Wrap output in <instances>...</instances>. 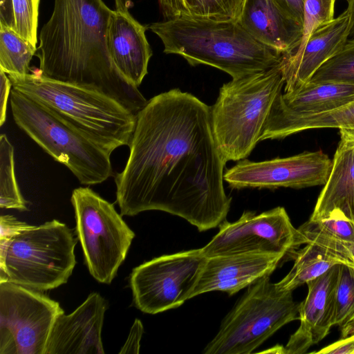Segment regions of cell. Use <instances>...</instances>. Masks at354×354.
I'll return each instance as SVG.
<instances>
[{"mask_svg": "<svg viewBox=\"0 0 354 354\" xmlns=\"http://www.w3.org/2000/svg\"><path fill=\"white\" fill-rule=\"evenodd\" d=\"M322 128L354 130V101L335 109L319 113L270 112L261 141L283 139L303 131Z\"/></svg>", "mask_w": 354, "mask_h": 354, "instance_id": "603a6c76", "label": "cell"}, {"mask_svg": "<svg viewBox=\"0 0 354 354\" xmlns=\"http://www.w3.org/2000/svg\"><path fill=\"white\" fill-rule=\"evenodd\" d=\"M206 260L199 248L162 255L136 267L130 275L134 305L152 315L180 306L191 299Z\"/></svg>", "mask_w": 354, "mask_h": 354, "instance_id": "8fae6325", "label": "cell"}, {"mask_svg": "<svg viewBox=\"0 0 354 354\" xmlns=\"http://www.w3.org/2000/svg\"><path fill=\"white\" fill-rule=\"evenodd\" d=\"M354 101V85L339 82L307 83L288 93H281L270 112L313 114L326 112Z\"/></svg>", "mask_w": 354, "mask_h": 354, "instance_id": "7402d4cb", "label": "cell"}, {"mask_svg": "<svg viewBox=\"0 0 354 354\" xmlns=\"http://www.w3.org/2000/svg\"><path fill=\"white\" fill-rule=\"evenodd\" d=\"M331 167L332 160L320 150L260 162L245 158L225 170L224 180L236 189H301L324 185Z\"/></svg>", "mask_w": 354, "mask_h": 354, "instance_id": "4fadbf2b", "label": "cell"}, {"mask_svg": "<svg viewBox=\"0 0 354 354\" xmlns=\"http://www.w3.org/2000/svg\"><path fill=\"white\" fill-rule=\"evenodd\" d=\"M144 328L140 319H136L130 330L129 335L119 353H138L140 342Z\"/></svg>", "mask_w": 354, "mask_h": 354, "instance_id": "d6a6232c", "label": "cell"}, {"mask_svg": "<svg viewBox=\"0 0 354 354\" xmlns=\"http://www.w3.org/2000/svg\"><path fill=\"white\" fill-rule=\"evenodd\" d=\"M1 100H0V126L6 120L7 104L12 88V82L5 72L0 69Z\"/></svg>", "mask_w": 354, "mask_h": 354, "instance_id": "d590c367", "label": "cell"}, {"mask_svg": "<svg viewBox=\"0 0 354 354\" xmlns=\"http://www.w3.org/2000/svg\"><path fill=\"white\" fill-rule=\"evenodd\" d=\"M284 257L282 254L245 253L207 258L191 299L211 291L232 295L270 276Z\"/></svg>", "mask_w": 354, "mask_h": 354, "instance_id": "2e32d148", "label": "cell"}, {"mask_svg": "<svg viewBox=\"0 0 354 354\" xmlns=\"http://www.w3.org/2000/svg\"><path fill=\"white\" fill-rule=\"evenodd\" d=\"M307 223L319 232L344 243L354 242V222L339 209L326 216Z\"/></svg>", "mask_w": 354, "mask_h": 354, "instance_id": "4dcf8cb0", "label": "cell"}, {"mask_svg": "<svg viewBox=\"0 0 354 354\" xmlns=\"http://www.w3.org/2000/svg\"><path fill=\"white\" fill-rule=\"evenodd\" d=\"M147 28L161 39L165 53L178 55L192 66L216 68L232 79L267 70L283 57L256 40L238 21L175 19Z\"/></svg>", "mask_w": 354, "mask_h": 354, "instance_id": "3957f363", "label": "cell"}, {"mask_svg": "<svg viewBox=\"0 0 354 354\" xmlns=\"http://www.w3.org/2000/svg\"><path fill=\"white\" fill-rule=\"evenodd\" d=\"M147 27L131 14L113 10L107 46L111 57L124 77L138 87L148 73L152 50L145 35Z\"/></svg>", "mask_w": 354, "mask_h": 354, "instance_id": "d6986e66", "label": "cell"}, {"mask_svg": "<svg viewBox=\"0 0 354 354\" xmlns=\"http://www.w3.org/2000/svg\"><path fill=\"white\" fill-rule=\"evenodd\" d=\"M128 147L126 165L115 176L122 216L162 211L199 232L225 220L232 198L224 189L226 162L211 106L178 88L155 95L136 113Z\"/></svg>", "mask_w": 354, "mask_h": 354, "instance_id": "6da1fadb", "label": "cell"}, {"mask_svg": "<svg viewBox=\"0 0 354 354\" xmlns=\"http://www.w3.org/2000/svg\"><path fill=\"white\" fill-rule=\"evenodd\" d=\"M40 0H0V23L37 47Z\"/></svg>", "mask_w": 354, "mask_h": 354, "instance_id": "484cf974", "label": "cell"}, {"mask_svg": "<svg viewBox=\"0 0 354 354\" xmlns=\"http://www.w3.org/2000/svg\"><path fill=\"white\" fill-rule=\"evenodd\" d=\"M238 22L256 40L283 55L294 52L303 35L302 24L272 0H245Z\"/></svg>", "mask_w": 354, "mask_h": 354, "instance_id": "ffe728a7", "label": "cell"}, {"mask_svg": "<svg viewBox=\"0 0 354 354\" xmlns=\"http://www.w3.org/2000/svg\"><path fill=\"white\" fill-rule=\"evenodd\" d=\"M37 48L0 23V69L8 75L30 73V63Z\"/></svg>", "mask_w": 354, "mask_h": 354, "instance_id": "d4e9b609", "label": "cell"}, {"mask_svg": "<svg viewBox=\"0 0 354 354\" xmlns=\"http://www.w3.org/2000/svg\"><path fill=\"white\" fill-rule=\"evenodd\" d=\"M75 232L90 274L109 284L124 261L134 232L113 204L88 187L75 189L71 195Z\"/></svg>", "mask_w": 354, "mask_h": 354, "instance_id": "9c48e42d", "label": "cell"}, {"mask_svg": "<svg viewBox=\"0 0 354 354\" xmlns=\"http://www.w3.org/2000/svg\"><path fill=\"white\" fill-rule=\"evenodd\" d=\"M283 12L302 24L304 0H272Z\"/></svg>", "mask_w": 354, "mask_h": 354, "instance_id": "e575fe53", "label": "cell"}, {"mask_svg": "<svg viewBox=\"0 0 354 354\" xmlns=\"http://www.w3.org/2000/svg\"><path fill=\"white\" fill-rule=\"evenodd\" d=\"M350 32L351 15L346 8L331 21L313 31L301 48L283 55L281 63L284 93L306 85L324 63L344 48Z\"/></svg>", "mask_w": 354, "mask_h": 354, "instance_id": "5bb4252c", "label": "cell"}, {"mask_svg": "<svg viewBox=\"0 0 354 354\" xmlns=\"http://www.w3.org/2000/svg\"><path fill=\"white\" fill-rule=\"evenodd\" d=\"M115 10L127 12L133 6V3L132 0H115Z\"/></svg>", "mask_w": 354, "mask_h": 354, "instance_id": "8d00e7d4", "label": "cell"}, {"mask_svg": "<svg viewBox=\"0 0 354 354\" xmlns=\"http://www.w3.org/2000/svg\"><path fill=\"white\" fill-rule=\"evenodd\" d=\"M29 225L12 215H2L0 217V239L12 237Z\"/></svg>", "mask_w": 354, "mask_h": 354, "instance_id": "1f68e13d", "label": "cell"}, {"mask_svg": "<svg viewBox=\"0 0 354 354\" xmlns=\"http://www.w3.org/2000/svg\"><path fill=\"white\" fill-rule=\"evenodd\" d=\"M344 243L345 244V245L349 250V252L354 260V242H352V243H344Z\"/></svg>", "mask_w": 354, "mask_h": 354, "instance_id": "ab89813d", "label": "cell"}, {"mask_svg": "<svg viewBox=\"0 0 354 354\" xmlns=\"http://www.w3.org/2000/svg\"><path fill=\"white\" fill-rule=\"evenodd\" d=\"M59 304L41 293L0 281V354H45Z\"/></svg>", "mask_w": 354, "mask_h": 354, "instance_id": "30bf717a", "label": "cell"}, {"mask_svg": "<svg viewBox=\"0 0 354 354\" xmlns=\"http://www.w3.org/2000/svg\"><path fill=\"white\" fill-rule=\"evenodd\" d=\"M353 354H354V352H353Z\"/></svg>", "mask_w": 354, "mask_h": 354, "instance_id": "7bdbcfd3", "label": "cell"}, {"mask_svg": "<svg viewBox=\"0 0 354 354\" xmlns=\"http://www.w3.org/2000/svg\"><path fill=\"white\" fill-rule=\"evenodd\" d=\"M347 9L351 15V32L349 38L354 37V0L348 1Z\"/></svg>", "mask_w": 354, "mask_h": 354, "instance_id": "f35d334b", "label": "cell"}, {"mask_svg": "<svg viewBox=\"0 0 354 354\" xmlns=\"http://www.w3.org/2000/svg\"><path fill=\"white\" fill-rule=\"evenodd\" d=\"M292 291H281L270 276L248 286L221 322L204 354H249L279 328L299 319Z\"/></svg>", "mask_w": 354, "mask_h": 354, "instance_id": "ba28073f", "label": "cell"}, {"mask_svg": "<svg viewBox=\"0 0 354 354\" xmlns=\"http://www.w3.org/2000/svg\"><path fill=\"white\" fill-rule=\"evenodd\" d=\"M284 84L280 62L221 86L211 106V117L215 141L225 162L246 158L261 141L273 103Z\"/></svg>", "mask_w": 354, "mask_h": 354, "instance_id": "5b68a950", "label": "cell"}, {"mask_svg": "<svg viewBox=\"0 0 354 354\" xmlns=\"http://www.w3.org/2000/svg\"><path fill=\"white\" fill-rule=\"evenodd\" d=\"M339 133L331 170L317 198L311 221L339 209L354 222V139L346 129H340Z\"/></svg>", "mask_w": 354, "mask_h": 354, "instance_id": "44dd1931", "label": "cell"}, {"mask_svg": "<svg viewBox=\"0 0 354 354\" xmlns=\"http://www.w3.org/2000/svg\"><path fill=\"white\" fill-rule=\"evenodd\" d=\"M337 0H304L303 35L298 48H301L313 31L331 21L335 15Z\"/></svg>", "mask_w": 354, "mask_h": 354, "instance_id": "f546056e", "label": "cell"}, {"mask_svg": "<svg viewBox=\"0 0 354 354\" xmlns=\"http://www.w3.org/2000/svg\"><path fill=\"white\" fill-rule=\"evenodd\" d=\"M105 299L91 293L72 313L59 314L51 329L45 354H103L101 338Z\"/></svg>", "mask_w": 354, "mask_h": 354, "instance_id": "9a60e30c", "label": "cell"}, {"mask_svg": "<svg viewBox=\"0 0 354 354\" xmlns=\"http://www.w3.org/2000/svg\"><path fill=\"white\" fill-rule=\"evenodd\" d=\"M245 0H158L165 20L236 21Z\"/></svg>", "mask_w": 354, "mask_h": 354, "instance_id": "cb8c5ba5", "label": "cell"}, {"mask_svg": "<svg viewBox=\"0 0 354 354\" xmlns=\"http://www.w3.org/2000/svg\"><path fill=\"white\" fill-rule=\"evenodd\" d=\"M218 227V232L201 248L207 258L245 253L286 256L299 247L298 230L283 207L261 214L245 211L237 221L225 220Z\"/></svg>", "mask_w": 354, "mask_h": 354, "instance_id": "7c38bea8", "label": "cell"}, {"mask_svg": "<svg viewBox=\"0 0 354 354\" xmlns=\"http://www.w3.org/2000/svg\"><path fill=\"white\" fill-rule=\"evenodd\" d=\"M77 240L73 230L55 219L0 239V281L38 291L66 283L76 264Z\"/></svg>", "mask_w": 354, "mask_h": 354, "instance_id": "8992f818", "label": "cell"}, {"mask_svg": "<svg viewBox=\"0 0 354 354\" xmlns=\"http://www.w3.org/2000/svg\"><path fill=\"white\" fill-rule=\"evenodd\" d=\"M327 82L354 85V37L349 38L344 48L324 63L308 82Z\"/></svg>", "mask_w": 354, "mask_h": 354, "instance_id": "83f0119b", "label": "cell"}, {"mask_svg": "<svg viewBox=\"0 0 354 354\" xmlns=\"http://www.w3.org/2000/svg\"><path fill=\"white\" fill-rule=\"evenodd\" d=\"M112 12L102 0H55L39 36V68L46 77L97 88L136 114L147 100L111 57Z\"/></svg>", "mask_w": 354, "mask_h": 354, "instance_id": "7a4b0ae2", "label": "cell"}, {"mask_svg": "<svg viewBox=\"0 0 354 354\" xmlns=\"http://www.w3.org/2000/svg\"><path fill=\"white\" fill-rule=\"evenodd\" d=\"M354 335V318L341 328V337H346Z\"/></svg>", "mask_w": 354, "mask_h": 354, "instance_id": "74e56055", "label": "cell"}, {"mask_svg": "<svg viewBox=\"0 0 354 354\" xmlns=\"http://www.w3.org/2000/svg\"><path fill=\"white\" fill-rule=\"evenodd\" d=\"M354 352V335L342 337L339 340L312 353L317 354H353Z\"/></svg>", "mask_w": 354, "mask_h": 354, "instance_id": "836d02e7", "label": "cell"}, {"mask_svg": "<svg viewBox=\"0 0 354 354\" xmlns=\"http://www.w3.org/2000/svg\"><path fill=\"white\" fill-rule=\"evenodd\" d=\"M346 130H348V131L350 133V134L354 139V130H349V129H346Z\"/></svg>", "mask_w": 354, "mask_h": 354, "instance_id": "60d3db41", "label": "cell"}, {"mask_svg": "<svg viewBox=\"0 0 354 354\" xmlns=\"http://www.w3.org/2000/svg\"><path fill=\"white\" fill-rule=\"evenodd\" d=\"M347 2L349 1V0H346Z\"/></svg>", "mask_w": 354, "mask_h": 354, "instance_id": "b9f144b4", "label": "cell"}, {"mask_svg": "<svg viewBox=\"0 0 354 354\" xmlns=\"http://www.w3.org/2000/svg\"><path fill=\"white\" fill-rule=\"evenodd\" d=\"M10 104L16 125L84 185L113 174L111 155L49 109L12 88Z\"/></svg>", "mask_w": 354, "mask_h": 354, "instance_id": "52a82bcc", "label": "cell"}, {"mask_svg": "<svg viewBox=\"0 0 354 354\" xmlns=\"http://www.w3.org/2000/svg\"><path fill=\"white\" fill-rule=\"evenodd\" d=\"M339 265L308 282L306 299L299 304L300 325L284 346L285 354L306 353L322 340L333 326V304Z\"/></svg>", "mask_w": 354, "mask_h": 354, "instance_id": "e0dca14e", "label": "cell"}, {"mask_svg": "<svg viewBox=\"0 0 354 354\" xmlns=\"http://www.w3.org/2000/svg\"><path fill=\"white\" fill-rule=\"evenodd\" d=\"M0 207L28 210L16 178L14 147L4 133L0 136Z\"/></svg>", "mask_w": 354, "mask_h": 354, "instance_id": "4316f807", "label": "cell"}, {"mask_svg": "<svg viewBox=\"0 0 354 354\" xmlns=\"http://www.w3.org/2000/svg\"><path fill=\"white\" fill-rule=\"evenodd\" d=\"M302 244L296 252L290 272L275 286L281 291H293L321 276L337 264L354 268V260L345 244L310 226L300 229Z\"/></svg>", "mask_w": 354, "mask_h": 354, "instance_id": "ac0fdd59", "label": "cell"}, {"mask_svg": "<svg viewBox=\"0 0 354 354\" xmlns=\"http://www.w3.org/2000/svg\"><path fill=\"white\" fill-rule=\"evenodd\" d=\"M354 318V268L339 265L333 304V326L342 328Z\"/></svg>", "mask_w": 354, "mask_h": 354, "instance_id": "f1b7e54d", "label": "cell"}, {"mask_svg": "<svg viewBox=\"0 0 354 354\" xmlns=\"http://www.w3.org/2000/svg\"><path fill=\"white\" fill-rule=\"evenodd\" d=\"M12 88L43 105L111 155L129 145L136 114L94 88L44 76L39 68L23 75H8Z\"/></svg>", "mask_w": 354, "mask_h": 354, "instance_id": "277c9868", "label": "cell"}]
</instances>
